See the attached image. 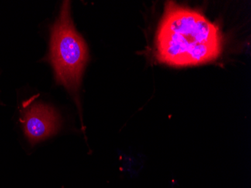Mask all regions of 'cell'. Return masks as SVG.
Masks as SVG:
<instances>
[{"label": "cell", "instance_id": "cell-1", "mask_svg": "<svg viewBox=\"0 0 251 188\" xmlns=\"http://www.w3.org/2000/svg\"><path fill=\"white\" fill-rule=\"evenodd\" d=\"M156 49L158 61L169 66L206 64L221 56L222 35L200 11L169 1L156 32Z\"/></svg>", "mask_w": 251, "mask_h": 188}, {"label": "cell", "instance_id": "cell-2", "mask_svg": "<svg viewBox=\"0 0 251 188\" xmlns=\"http://www.w3.org/2000/svg\"><path fill=\"white\" fill-rule=\"evenodd\" d=\"M88 58L87 45L73 25L71 3L64 1L60 15L50 29L49 61L54 70L56 82L67 89L77 104V90Z\"/></svg>", "mask_w": 251, "mask_h": 188}, {"label": "cell", "instance_id": "cell-3", "mask_svg": "<svg viewBox=\"0 0 251 188\" xmlns=\"http://www.w3.org/2000/svg\"><path fill=\"white\" fill-rule=\"evenodd\" d=\"M24 131L29 142L38 143L54 135L60 128V117L51 107L42 103L30 105L22 111Z\"/></svg>", "mask_w": 251, "mask_h": 188}]
</instances>
